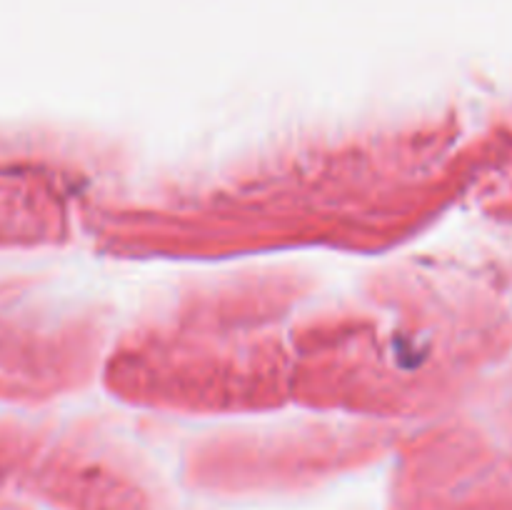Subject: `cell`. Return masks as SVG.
<instances>
[{
  "label": "cell",
  "instance_id": "7a4b0ae2",
  "mask_svg": "<svg viewBox=\"0 0 512 510\" xmlns=\"http://www.w3.org/2000/svg\"><path fill=\"white\" fill-rule=\"evenodd\" d=\"M445 88L308 105L130 153L85 233L143 265L265 255H383L430 238L468 188L475 148Z\"/></svg>",
  "mask_w": 512,
  "mask_h": 510
},
{
  "label": "cell",
  "instance_id": "6da1fadb",
  "mask_svg": "<svg viewBox=\"0 0 512 510\" xmlns=\"http://www.w3.org/2000/svg\"><path fill=\"white\" fill-rule=\"evenodd\" d=\"M483 290L438 235L383 255L158 265L123 300L103 393L140 415L443 418L485 363Z\"/></svg>",
  "mask_w": 512,
  "mask_h": 510
}]
</instances>
